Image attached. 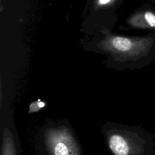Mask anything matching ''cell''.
Wrapping results in <instances>:
<instances>
[{
	"mask_svg": "<svg viewBox=\"0 0 155 155\" xmlns=\"http://www.w3.org/2000/svg\"><path fill=\"white\" fill-rule=\"evenodd\" d=\"M100 130L113 155H155V134L140 126L107 122Z\"/></svg>",
	"mask_w": 155,
	"mask_h": 155,
	"instance_id": "cell-1",
	"label": "cell"
},
{
	"mask_svg": "<svg viewBox=\"0 0 155 155\" xmlns=\"http://www.w3.org/2000/svg\"><path fill=\"white\" fill-rule=\"evenodd\" d=\"M107 48L114 53L116 68H141L155 62V32L141 36L113 37Z\"/></svg>",
	"mask_w": 155,
	"mask_h": 155,
	"instance_id": "cell-2",
	"label": "cell"
},
{
	"mask_svg": "<svg viewBox=\"0 0 155 155\" xmlns=\"http://www.w3.org/2000/svg\"><path fill=\"white\" fill-rule=\"evenodd\" d=\"M38 149L40 155H83L75 132L67 119H48L38 134Z\"/></svg>",
	"mask_w": 155,
	"mask_h": 155,
	"instance_id": "cell-3",
	"label": "cell"
},
{
	"mask_svg": "<svg viewBox=\"0 0 155 155\" xmlns=\"http://www.w3.org/2000/svg\"><path fill=\"white\" fill-rule=\"evenodd\" d=\"M128 22L136 28L155 32V8L151 4L145 5L131 16Z\"/></svg>",
	"mask_w": 155,
	"mask_h": 155,
	"instance_id": "cell-4",
	"label": "cell"
},
{
	"mask_svg": "<svg viewBox=\"0 0 155 155\" xmlns=\"http://www.w3.org/2000/svg\"><path fill=\"white\" fill-rule=\"evenodd\" d=\"M10 124L2 127L1 155H21L17 133L14 125Z\"/></svg>",
	"mask_w": 155,
	"mask_h": 155,
	"instance_id": "cell-5",
	"label": "cell"
},
{
	"mask_svg": "<svg viewBox=\"0 0 155 155\" xmlns=\"http://www.w3.org/2000/svg\"><path fill=\"white\" fill-rule=\"evenodd\" d=\"M46 105V103L44 101L38 99V101H33L29 105L28 113H32L39 111L41 109L44 108Z\"/></svg>",
	"mask_w": 155,
	"mask_h": 155,
	"instance_id": "cell-6",
	"label": "cell"
},
{
	"mask_svg": "<svg viewBox=\"0 0 155 155\" xmlns=\"http://www.w3.org/2000/svg\"><path fill=\"white\" fill-rule=\"evenodd\" d=\"M111 1V0H99V2L102 5H104L109 3Z\"/></svg>",
	"mask_w": 155,
	"mask_h": 155,
	"instance_id": "cell-7",
	"label": "cell"
}]
</instances>
